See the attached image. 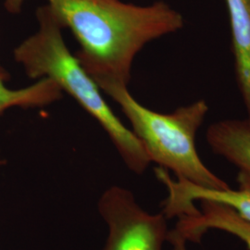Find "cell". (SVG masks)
I'll return each instance as SVG.
<instances>
[{
  "instance_id": "obj_5",
  "label": "cell",
  "mask_w": 250,
  "mask_h": 250,
  "mask_svg": "<svg viewBox=\"0 0 250 250\" xmlns=\"http://www.w3.org/2000/svg\"><path fill=\"white\" fill-rule=\"evenodd\" d=\"M155 173L168 190V197L162 203V212L167 219L197 214L199 208L196 207V201L211 200L231 207L250 222V173L239 170L237 175L238 189L236 190L230 188L225 190H213L198 187L185 179L173 180L168 170L162 167L156 168Z\"/></svg>"
},
{
  "instance_id": "obj_3",
  "label": "cell",
  "mask_w": 250,
  "mask_h": 250,
  "mask_svg": "<svg viewBox=\"0 0 250 250\" xmlns=\"http://www.w3.org/2000/svg\"><path fill=\"white\" fill-rule=\"evenodd\" d=\"M97 83L119 104L151 162L171 170L176 178L185 179L201 188L213 190L230 188L206 166L196 147L197 133L209 109L205 100H197L172 113L163 114L140 104L130 94L128 85L113 81Z\"/></svg>"
},
{
  "instance_id": "obj_1",
  "label": "cell",
  "mask_w": 250,
  "mask_h": 250,
  "mask_svg": "<svg viewBox=\"0 0 250 250\" xmlns=\"http://www.w3.org/2000/svg\"><path fill=\"white\" fill-rule=\"evenodd\" d=\"M62 28L80 45L75 54L96 83L113 81L128 85L134 58L145 45L185 25L181 13L162 1L137 6L120 0H46ZM24 0H6L18 13Z\"/></svg>"
},
{
  "instance_id": "obj_7",
  "label": "cell",
  "mask_w": 250,
  "mask_h": 250,
  "mask_svg": "<svg viewBox=\"0 0 250 250\" xmlns=\"http://www.w3.org/2000/svg\"><path fill=\"white\" fill-rule=\"evenodd\" d=\"M230 20L237 86L250 122V0H224Z\"/></svg>"
},
{
  "instance_id": "obj_4",
  "label": "cell",
  "mask_w": 250,
  "mask_h": 250,
  "mask_svg": "<svg viewBox=\"0 0 250 250\" xmlns=\"http://www.w3.org/2000/svg\"><path fill=\"white\" fill-rule=\"evenodd\" d=\"M98 208L108 228L103 250H162L169 232L166 216L146 211L131 191L111 187Z\"/></svg>"
},
{
  "instance_id": "obj_11",
  "label": "cell",
  "mask_w": 250,
  "mask_h": 250,
  "mask_svg": "<svg viewBox=\"0 0 250 250\" xmlns=\"http://www.w3.org/2000/svg\"><path fill=\"white\" fill-rule=\"evenodd\" d=\"M5 164H6V161L0 159V166H3V165H5Z\"/></svg>"
},
{
  "instance_id": "obj_2",
  "label": "cell",
  "mask_w": 250,
  "mask_h": 250,
  "mask_svg": "<svg viewBox=\"0 0 250 250\" xmlns=\"http://www.w3.org/2000/svg\"><path fill=\"white\" fill-rule=\"evenodd\" d=\"M38 30L14 49V59L32 79L49 78L75 99L108 134L129 170L142 174L150 159L134 132L107 105L98 83L72 55L62 36V26L48 5L36 10Z\"/></svg>"
},
{
  "instance_id": "obj_8",
  "label": "cell",
  "mask_w": 250,
  "mask_h": 250,
  "mask_svg": "<svg viewBox=\"0 0 250 250\" xmlns=\"http://www.w3.org/2000/svg\"><path fill=\"white\" fill-rule=\"evenodd\" d=\"M206 139L210 149L250 174V122L229 119L209 125Z\"/></svg>"
},
{
  "instance_id": "obj_6",
  "label": "cell",
  "mask_w": 250,
  "mask_h": 250,
  "mask_svg": "<svg viewBox=\"0 0 250 250\" xmlns=\"http://www.w3.org/2000/svg\"><path fill=\"white\" fill-rule=\"evenodd\" d=\"M215 229L232 233L250 250V222L233 208L211 200H201L199 213L181 216L173 231L187 241L199 243L208 230Z\"/></svg>"
},
{
  "instance_id": "obj_9",
  "label": "cell",
  "mask_w": 250,
  "mask_h": 250,
  "mask_svg": "<svg viewBox=\"0 0 250 250\" xmlns=\"http://www.w3.org/2000/svg\"><path fill=\"white\" fill-rule=\"evenodd\" d=\"M9 80V74L0 67V115L11 107H43L63 98L62 90L49 78H41L34 84L21 89L7 87L6 82Z\"/></svg>"
},
{
  "instance_id": "obj_10",
  "label": "cell",
  "mask_w": 250,
  "mask_h": 250,
  "mask_svg": "<svg viewBox=\"0 0 250 250\" xmlns=\"http://www.w3.org/2000/svg\"><path fill=\"white\" fill-rule=\"evenodd\" d=\"M167 241L170 242V245L172 246V250H188V241L173 230H170L168 232Z\"/></svg>"
}]
</instances>
